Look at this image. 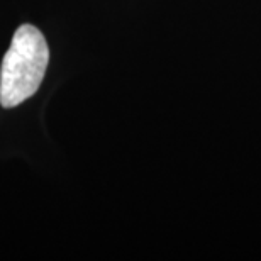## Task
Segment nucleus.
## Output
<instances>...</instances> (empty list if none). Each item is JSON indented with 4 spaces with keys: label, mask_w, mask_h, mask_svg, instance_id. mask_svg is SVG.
<instances>
[{
    "label": "nucleus",
    "mask_w": 261,
    "mask_h": 261,
    "mask_svg": "<svg viewBox=\"0 0 261 261\" xmlns=\"http://www.w3.org/2000/svg\"><path fill=\"white\" fill-rule=\"evenodd\" d=\"M49 61L43 33L31 24L15 31L0 68V106L12 109L38 92Z\"/></svg>",
    "instance_id": "1"
}]
</instances>
